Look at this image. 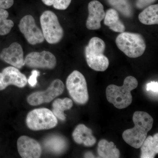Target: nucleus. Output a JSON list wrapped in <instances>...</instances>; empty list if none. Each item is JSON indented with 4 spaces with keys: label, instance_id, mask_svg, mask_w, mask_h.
Instances as JSON below:
<instances>
[{
    "label": "nucleus",
    "instance_id": "f257e3e1",
    "mask_svg": "<svg viewBox=\"0 0 158 158\" xmlns=\"http://www.w3.org/2000/svg\"><path fill=\"white\" fill-rule=\"evenodd\" d=\"M135 127L125 131L122 137L127 144L135 148H141L147 134L152 128L153 119L148 113L136 111L133 116Z\"/></svg>",
    "mask_w": 158,
    "mask_h": 158
},
{
    "label": "nucleus",
    "instance_id": "f03ea898",
    "mask_svg": "<svg viewBox=\"0 0 158 158\" xmlns=\"http://www.w3.org/2000/svg\"><path fill=\"white\" fill-rule=\"evenodd\" d=\"M138 81L135 78L128 76L125 79L122 86L110 85L106 90L107 99L115 107L123 109L127 107L132 102L131 91L137 88Z\"/></svg>",
    "mask_w": 158,
    "mask_h": 158
},
{
    "label": "nucleus",
    "instance_id": "7ed1b4c3",
    "mask_svg": "<svg viewBox=\"0 0 158 158\" xmlns=\"http://www.w3.org/2000/svg\"><path fill=\"white\" fill-rule=\"evenodd\" d=\"M106 44L102 40L93 37L85 47V55L88 66L96 71L103 72L109 67V61L105 56Z\"/></svg>",
    "mask_w": 158,
    "mask_h": 158
},
{
    "label": "nucleus",
    "instance_id": "20e7f679",
    "mask_svg": "<svg viewBox=\"0 0 158 158\" xmlns=\"http://www.w3.org/2000/svg\"><path fill=\"white\" fill-rule=\"evenodd\" d=\"M116 45L127 56L136 58L141 56L146 49V44L142 35L123 32L116 37Z\"/></svg>",
    "mask_w": 158,
    "mask_h": 158
},
{
    "label": "nucleus",
    "instance_id": "39448f33",
    "mask_svg": "<svg viewBox=\"0 0 158 158\" xmlns=\"http://www.w3.org/2000/svg\"><path fill=\"white\" fill-rule=\"evenodd\" d=\"M40 23L44 39L50 44H56L61 41L64 31L57 15L51 11H44L40 17Z\"/></svg>",
    "mask_w": 158,
    "mask_h": 158
},
{
    "label": "nucleus",
    "instance_id": "423d86ee",
    "mask_svg": "<svg viewBox=\"0 0 158 158\" xmlns=\"http://www.w3.org/2000/svg\"><path fill=\"white\" fill-rule=\"evenodd\" d=\"M28 127L37 131L53 128L58 124L57 118L47 108L36 109L29 112L26 118Z\"/></svg>",
    "mask_w": 158,
    "mask_h": 158
},
{
    "label": "nucleus",
    "instance_id": "0eeeda50",
    "mask_svg": "<svg viewBox=\"0 0 158 158\" xmlns=\"http://www.w3.org/2000/svg\"><path fill=\"white\" fill-rule=\"evenodd\" d=\"M66 85L69 95L76 102L84 105L88 102L89 94L87 82L81 72L73 71L67 78Z\"/></svg>",
    "mask_w": 158,
    "mask_h": 158
},
{
    "label": "nucleus",
    "instance_id": "6e6552de",
    "mask_svg": "<svg viewBox=\"0 0 158 158\" xmlns=\"http://www.w3.org/2000/svg\"><path fill=\"white\" fill-rule=\"evenodd\" d=\"M65 89L63 82L59 79L54 80L49 87L44 91H37L31 94L27 98L28 103L32 106L49 103L62 94Z\"/></svg>",
    "mask_w": 158,
    "mask_h": 158
},
{
    "label": "nucleus",
    "instance_id": "1a4fd4ad",
    "mask_svg": "<svg viewBox=\"0 0 158 158\" xmlns=\"http://www.w3.org/2000/svg\"><path fill=\"white\" fill-rule=\"evenodd\" d=\"M19 27L27 42L31 45L41 43L44 40L42 30L35 23L34 18L30 15H25L20 21Z\"/></svg>",
    "mask_w": 158,
    "mask_h": 158
},
{
    "label": "nucleus",
    "instance_id": "9d476101",
    "mask_svg": "<svg viewBox=\"0 0 158 158\" xmlns=\"http://www.w3.org/2000/svg\"><path fill=\"white\" fill-rule=\"evenodd\" d=\"M24 61L25 65L31 68L52 69L57 64L56 59L53 54L46 51L30 53L26 56Z\"/></svg>",
    "mask_w": 158,
    "mask_h": 158
},
{
    "label": "nucleus",
    "instance_id": "9b49d317",
    "mask_svg": "<svg viewBox=\"0 0 158 158\" xmlns=\"http://www.w3.org/2000/svg\"><path fill=\"white\" fill-rule=\"evenodd\" d=\"M27 83V79L26 76L13 66L6 67L0 73V90H5L10 85L23 88Z\"/></svg>",
    "mask_w": 158,
    "mask_h": 158
},
{
    "label": "nucleus",
    "instance_id": "f8f14e48",
    "mask_svg": "<svg viewBox=\"0 0 158 158\" xmlns=\"http://www.w3.org/2000/svg\"><path fill=\"white\" fill-rule=\"evenodd\" d=\"M17 148L19 155L23 158H38L42 153V148L39 142L27 136L18 138Z\"/></svg>",
    "mask_w": 158,
    "mask_h": 158
},
{
    "label": "nucleus",
    "instance_id": "ddd939ff",
    "mask_svg": "<svg viewBox=\"0 0 158 158\" xmlns=\"http://www.w3.org/2000/svg\"><path fill=\"white\" fill-rule=\"evenodd\" d=\"M0 59L18 69L25 65L23 48L18 43H13L9 47L3 49Z\"/></svg>",
    "mask_w": 158,
    "mask_h": 158
},
{
    "label": "nucleus",
    "instance_id": "4468645a",
    "mask_svg": "<svg viewBox=\"0 0 158 158\" xmlns=\"http://www.w3.org/2000/svg\"><path fill=\"white\" fill-rule=\"evenodd\" d=\"M89 15L86 27L90 30H97L101 27V23L104 19L105 13L104 7L101 3L98 1H92L88 4Z\"/></svg>",
    "mask_w": 158,
    "mask_h": 158
},
{
    "label": "nucleus",
    "instance_id": "2eb2a0df",
    "mask_svg": "<svg viewBox=\"0 0 158 158\" xmlns=\"http://www.w3.org/2000/svg\"><path fill=\"white\" fill-rule=\"evenodd\" d=\"M73 140L78 144H84L87 147L93 146L96 143V139L92 135V130L84 124L77 126L73 133Z\"/></svg>",
    "mask_w": 158,
    "mask_h": 158
},
{
    "label": "nucleus",
    "instance_id": "dca6fc26",
    "mask_svg": "<svg viewBox=\"0 0 158 158\" xmlns=\"http://www.w3.org/2000/svg\"><path fill=\"white\" fill-rule=\"evenodd\" d=\"M44 148L51 152L59 154L65 152L67 148V142L62 136L51 135L47 137L43 141Z\"/></svg>",
    "mask_w": 158,
    "mask_h": 158
},
{
    "label": "nucleus",
    "instance_id": "f3484780",
    "mask_svg": "<svg viewBox=\"0 0 158 158\" xmlns=\"http://www.w3.org/2000/svg\"><path fill=\"white\" fill-rule=\"evenodd\" d=\"M104 23L114 32L121 33L125 30V27L119 19L118 12L114 9H110L107 11L105 14Z\"/></svg>",
    "mask_w": 158,
    "mask_h": 158
},
{
    "label": "nucleus",
    "instance_id": "a211bd4d",
    "mask_svg": "<svg viewBox=\"0 0 158 158\" xmlns=\"http://www.w3.org/2000/svg\"><path fill=\"white\" fill-rule=\"evenodd\" d=\"M141 147V158H154L158 153V133L146 138Z\"/></svg>",
    "mask_w": 158,
    "mask_h": 158
},
{
    "label": "nucleus",
    "instance_id": "6ab92c4d",
    "mask_svg": "<svg viewBox=\"0 0 158 158\" xmlns=\"http://www.w3.org/2000/svg\"><path fill=\"white\" fill-rule=\"evenodd\" d=\"M98 152L101 158H118L120 152L113 142H108L102 139L99 141L98 147Z\"/></svg>",
    "mask_w": 158,
    "mask_h": 158
},
{
    "label": "nucleus",
    "instance_id": "aec40b11",
    "mask_svg": "<svg viewBox=\"0 0 158 158\" xmlns=\"http://www.w3.org/2000/svg\"><path fill=\"white\" fill-rule=\"evenodd\" d=\"M73 106L72 100L68 98L56 99L53 102L52 112L57 118L62 121H65L66 117L64 114V111L70 110Z\"/></svg>",
    "mask_w": 158,
    "mask_h": 158
},
{
    "label": "nucleus",
    "instance_id": "412c9836",
    "mask_svg": "<svg viewBox=\"0 0 158 158\" xmlns=\"http://www.w3.org/2000/svg\"><path fill=\"white\" fill-rule=\"evenodd\" d=\"M138 18L142 23L152 25L158 23V5L148 6L139 15Z\"/></svg>",
    "mask_w": 158,
    "mask_h": 158
},
{
    "label": "nucleus",
    "instance_id": "4be33fe9",
    "mask_svg": "<svg viewBox=\"0 0 158 158\" xmlns=\"http://www.w3.org/2000/svg\"><path fill=\"white\" fill-rule=\"evenodd\" d=\"M9 16L8 11L5 9L0 8V35L4 36L10 33L14 27V22L8 19Z\"/></svg>",
    "mask_w": 158,
    "mask_h": 158
},
{
    "label": "nucleus",
    "instance_id": "5701e85b",
    "mask_svg": "<svg viewBox=\"0 0 158 158\" xmlns=\"http://www.w3.org/2000/svg\"><path fill=\"white\" fill-rule=\"evenodd\" d=\"M72 0H42L43 2L48 6H53L55 9L64 10L67 9Z\"/></svg>",
    "mask_w": 158,
    "mask_h": 158
},
{
    "label": "nucleus",
    "instance_id": "b1692460",
    "mask_svg": "<svg viewBox=\"0 0 158 158\" xmlns=\"http://www.w3.org/2000/svg\"><path fill=\"white\" fill-rule=\"evenodd\" d=\"M113 7L125 14L131 13V8L128 0H109Z\"/></svg>",
    "mask_w": 158,
    "mask_h": 158
},
{
    "label": "nucleus",
    "instance_id": "393cba45",
    "mask_svg": "<svg viewBox=\"0 0 158 158\" xmlns=\"http://www.w3.org/2000/svg\"><path fill=\"white\" fill-rule=\"evenodd\" d=\"M40 75V72L38 71L34 70L32 71L31 75L27 80V83L31 87H35L37 85V77Z\"/></svg>",
    "mask_w": 158,
    "mask_h": 158
},
{
    "label": "nucleus",
    "instance_id": "a878e982",
    "mask_svg": "<svg viewBox=\"0 0 158 158\" xmlns=\"http://www.w3.org/2000/svg\"><path fill=\"white\" fill-rule=\"evenodd\" d=\"M146 89L147 91H151L158 94V82L152 81L148 83L146 85Z\"/></svg>",
    "mask_w": 158,
    "mask_h": 158
},
{
    "label": "nucleus",
    "instance_id": "bb28decb",
    "mask_svg": "<svg viewBox=\"0 0 158 158\" xmlns=\"http://www.w3.org/2000/svg\"><path fill=\"white\" fill-rule=\"evenodd\" d=\"M14 4V0H0V8L8 9Z\"/></svg>",
    "mask_w": 158,
    "mask_h": 158
},
{
    "label": "nucleus",
    "instance_id": "cd10ccee",
    "mask_svg": "<svg viewBox=\"0 0 158 158\" xmlns=\"http://www.w3.org/2000/svg\"><path fill=\"white\" fill-rule=\"evenodd\" d=\"M155 1V0H138L137 6L138 8L141 9L153 2Z\"/></svg>",
    "mask_w": 158,
    "mask_h": 158
},
{
    "label": "nucleus",
    "instance_id": "c85d7f7f",
    "mask_svg": "<svg viewBox=\"0 0 158 158\" xmlns=\"http://www.w3.org/2000/svg\"><path fill=\"white\" fill-rule=\"evenodd\" d=\"M90 152H88L87 153H86L85 155V157L89 158V157H93L94 156L93 155H90Z\"/></svg>",
    "mask_w": 158,
    "mask_h": 158
}]
</instances>
